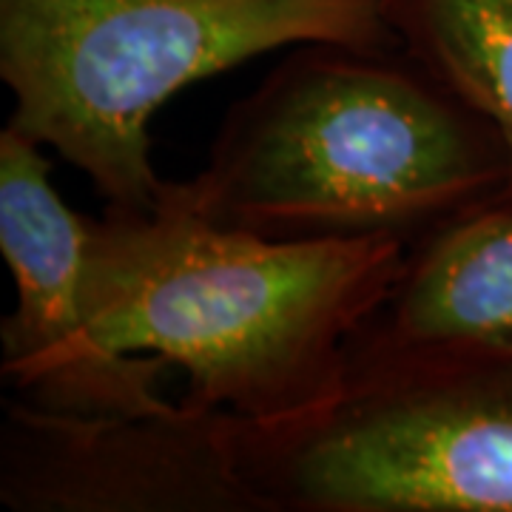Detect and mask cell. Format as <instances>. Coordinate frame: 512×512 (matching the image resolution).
I'll use <instances>...</instances> for the list:
<instances>
[{
	"instance_id": "cell-1",
	"label": "cell",
	"mask_w": 512,
	"mask_h": 512,
	"mask_svg": "<svg viewBox=\"0 0 512 512\" xmlns=\"http://www.w3.org/2000/svg\"><path fill=\"white\" fill-rule=\"evenodd\" d=\"M402 239H271L205 220L165 183L92 220L83 299L97 336L160 356L183 402L242 421L311 413L402 271Z\"/></svg>"
},
{
	"instance_id": "cell-2",
	"label": "cell",
	"mask_w": 512,
	"mask_h": 512,
	"mask_svg": "<svg viewBox=\"0 0 512 512\" xmlns=\"http://www.w3.org/2000/svg\"><path fill=\"white\" fill-rule=\"evenodd\" d=\"M510 177L501 131L399 46L302 43L231 106L177 191L259 237L413 245Z\"/></svg>"
},
{
	"instance_id": "cell-3",
	"label": "cell",
	"mask_w": 512,
	"mask_h": 512,
	"mask_svg": "<svg viewBox=\"0 0 512 512\" xmlns=\"http://www.w3.org/2000/svg\"><path fill=\"white\" fill-rule=\"evenodd\" d=\"M302 43L396 49L384 0H0L9 126L111 208H151V120L202 77Z\"/></svg>"
},
{
	"instance_id": "cell-4",
	"label": "cell",
	"mask_w": 512,
	"mask_h": 512,
	"mask_svg": "<svg viewBox=\"0 0 512 512\" xmlns=\"http://www.w3.org/2000/svg\"><path fill=\"white\" fill-rule=\"evenodd\" d=\"M237 450L268 512H512V353L365 325L328 402Z\"/></svg>"
},
{
	"instance_id": "cell-5",
	"label": "cell",
	"mask_w": 512,
	"mask_h": 512,
	"mask_svg": "<svg viewBox=\"0 0 512 512\" xmlns=\"http://www.w3.org/2000/svg\"><path fill=\"white\" fill-rule=\"evenodd\" d=\"M92 220L52 185L46 148L0 131V254L15 308L0 322V373L20 402L49 413L111 416L168 407L160 356L109 348L94 330L83 271Z\"/></svg>"
},
{
	"instance_id": "cell-6",
	"label": "cell",
	"mask_w": 512,
	"mask_h": 512,
	"mask_svg": "<svg viewBox=\"0 0 512 512\" xmlns=\"http://www.w3.org/2000/svg\"><path fill=\"white\" fill-rule=\"evenodd\" d=\"M0 507L9 512H268L242 473L237 416L180 402L69 416L3 399Z\"/></svg>"
},
{
	"instance_id": "cell-7",
	"label": "cell",
	"mask_w": 512,
	"mask_h": 512,
	"mask_svg": "<svg viewBox=\"0 0 512 512\" xmlns=\"http://www.w3.org/2000/svg\"><path fill=\"white\" fill-rule=\"evenodd\" d=\"M367 328L512 353V183L416 239Z\"/></svg>"
},
{
	"instance_id": "cell-8",
	"label": "cell",
	"mask_w": 512,
	"mask_h": 512,
	"mask_svg": "<svg viewBox=\"0 0 512 512\" xmlns=\"http://www.w3.org/2000/svg\"><path fill=\"white\" fill-rule=\"evenodd\" d=\"M384 15L396 46L481 111L512 160V0H384Z\"/></svg>"
}]
</instances>
